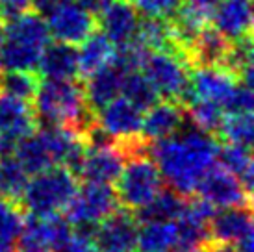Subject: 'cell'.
Masks as SVG:
<instances>
[{
    "label": "cell",
    "mask_w": 254,
    "mask_h": 252,
    "mask_svg": "<svg viewBox=\"0 0 254 252\" xmlns=\"http://www.w3.org/2000/svg\"><path fill=\"white\" fill-rule=\"evenodd\" d=\"M37 74L41 78H76L78 76V49L76 45L64 41L47 43L43 49Z\"/></svg>",
    "instance_id": "22"
},
{
    "label": "cell",
    "mask_w": 254,
    "mask_h": 252,
    "mask_svg": "<svg viewBox=\"0 0 254 252\" xmlns=\"http://www.w3.org/2000/svg\"><path fill=\"white\" fill-rule=\"evenodd\" d=\"M143 74L154 85L163 100H175L188 106L193 100L191 91V67L182 58L163 50H148L141 65Z\"/></svg>",
    "instance_id": "5"
},
{
    "label": "cell",
    "mask_w": 254,
    "mask_h": 252,
    "mask_svg": "<svg viewBox=\"0 0 254 252\" xmlns=\"http://www.w3.org/2000/svg\"><path fill=\"white\" fill-rule=\"evenodd\" d=\"M123 76H125V70H121L115 63L110 62L84 78L85 82H82L84 95L93 112H97L108 102H112L113 98L119 97Z\"/></svg>",
    "instance_id": "20"
},
{
    "label": "cell",
    "mask_w": 254,
    "mask_h": 252,
    "mask_svg": "<svg viewBox=\"0 0 254 252\" xmlns=\"http://www.w3.org/2000/svg\"><path fill=\"white\" fill-rule=\"evenodd\" d=\"M195 193L213 204L215 208L253 206V195L241 186V182L230 171H226L217 161L200 176Z\"/></svg>",
    "instance_id": "9"
},
{
    "label": "cell",
    "mask_w": 254,
    "mask_h": 252,
    "mask_svg": "<svg viewBox=\"0 0 254 252\" xmlns=\"http://www.w3.org/2000/svg\"><path fill=\"white\" fill-rule=\"evenodd\" d=\"M4 39H6V22L0 19V49L4 45Z\"/></svg>",
    "instance_id": "43"
},
{
    "label": "cell",
    "mask_w": 254,
    "mask_h": 252,
    "mask_svg": "<svg viewBox=\"0 0 254 252\" xmlns=\"http://www.w3.org/2000/svg\"><path fill=\"white\" fill-rule=\"evenodd\" d=\"M219 139L186 119L177 133L148 143V156L160 169L163 182L186 196L195 195L200 176L217 161Z\"/></svg>",
    "instance_id": "1"
},
{
    "label": "cell",
    "mask_w": 254,
    "mask_h": 252,
    "mask_svg": "<svg viewBox=\"0 0 254 252\" xmlns=\"http://www.w3.org/2000/svg\"><path fill=\"white\" fill-rule=\"evenodd\" d=\"M24 223V210L19 202L0 196V243L15 245Z\"/></svg>",
    "instance_id": "34"
},
{
    "label": "cell",
    "mask_w": 254,
    "mask_h": 252,
    "mask_svg": "<svg viewBox=\"0 0 254 252\" xmlns=\"http://www.w3.org/2000/svg\"><path fill=\"white\" fill-rule=\"evenodd\" d=\"M0 252H17L13 245H4V243H0Z\"/></svg>",
    "instance_id": "44"
},
{
    "label": "cell",
    "mask_w": 254,
    "mask_h": 252,
    "mask_svg": "<svg viewBox=\"0 0 254 252\" xmlns=\"http://www.w3.org/2000/svg\"><path fill=\"white\" fill-rule=\"evenodd\" d=\"M39 82H41V76L36 70L0 69V95H7L32 104Z\"/></svg>",
    "instance_id": "29"
},
{
    "label": "cell",
    "mask_w": 254,
    "mask_h": 252,
    "mask_svg": "<svg viewBox=\"0 0 254 252\" xmlns=\"http://www.w3.org/2000/svg\"><path fill=\"white\" fill-rule=\"evenodd\" d=\"M34 0H0V19L2 21H9L17 17L19 13L26 11L32 7Z\"/></svg>",
    "instance_id": "38"
},
{
    "label": "cell",
    "mask_w": 254,
    "mask_h": 252,
    "mask_svg": "<svg viewBox=\"0 0 254 252\" xmlns=\"http://www.w3.org/2000/svg\"><path fill=\"white\" fill-rule=\"evenodd\" d=\"M186 112L195 125H198L202 130L213 133V135L219 132L226 115L223 106L212 102V100H204V98H193L190 104L186 106Z\"/></svg>",
    "instance_id": "33"
},
{
    "label": "cell",
    "mask_w": 254,
    "mask_h": 252,
    "mask_svg": "<svg viewBox=\"0 0 254 252\" xmlns=\"http://www.w3.org/2000/svg\"><path fill=\"white\" fill-rule=\"evenodd\" d=\"M137 219L134 211L121 206L112 215L102 219L95 230L93 243L99 252H135L137 243Z\"/></svg>",
    "instance_id": "10"
},
{
    "label": "cell",
    "mask_w": 254,
    "mask_h": 252,
    "mask_svg": "<svg viewBox=\"0 0 254 252\" xmlns=\"http://www.w3.org/2000/svg\"><path fill=\"white\" fill-rule=\"evenodd\" d=\"M121 93L128 102H132L141 112H147L150 106H154L160 100V95L156 93L154 85L148 82V78L143 74L141 69L125 72L121 82Z\"/></svg>",
    "instance_id": "30"
},
{
    "label": "cell",
    "mask_w": 254,
    "mask_h": 252,
    "mask_svg": "<svg viewBox=\"0 0 254 252\" xmlns=\"http://www.w3.org/2000/svg\"><path fill=\"white\" fill-rule=\"evenodd\" d=\"M193 98H204L225 106L240 80L225 67H195L190 72Z\"/></svg>",
    "instance_id": "15"
},
{
    "label": "cell",
    "mask_w": 254,
    "mask_h": 252,
    "mask_svg": "<svg viewBox=\"0 0 254 252\" xmlns=\"http://www.w3.org/2000/svg\"><path fill=\"white\" fill-rule=\"evenodd\" d=\"M215 137L225 143L253 148V113H226Z\"/></svg>",
    "instance_id": "32"
},
{
    "label": "cell",
    "mask_w": 254,
    "mask_h": 252,
    "mask_svg": "<svg viewBox=\"0 0 254 252\" xmlns=\"http://www.w3.org/2000/svg\"><path fill=\"white\" fill-rule=\"evenodd\" d=\"M97 123L106 130L117 143L141 137L143 112L128 102L125 97L113 98L112 102L97 110Z\"/></svg>",
    "instance_id": "13"
},
{
    "label": "cell",
    "mask_w": 254,
    "mask_h": 252,
    "mask_svg": "<svg viewBox=\"0 0 254 252\" xmlns=\"http://www.w3.org/2000/svg\"><path fill=\"white\" fill-rule=\"evenodd\" d=\"M223 0H184L186 6H190L193 11H197L198 15H202L204 19H212L213 11L217 9V6Z\"/></svg>",
    "instance_id": "39"
},
{
    "label": "cell",
    "mask_w": 254,
    "mask_h": 252,
    "mask_svg": "<svg viewBox=\"0 0 254 252\" xmlns=\"http://www.w3.org/2000/svg\"><path fill=\"white\" fill-rule=\"evenodd\" d=\"M125 161H127V156L123 154V150L117 145L100 148L85 147V158L80 178L84 182L110 184V186H113L115 180L119 178Z\"/></svg>",
    "instance_id": "17"
},
{
    "label": "cell",
    "mask_w": 254,
    "mask_h": 252,
    "mask_svg": "<svg viewBox=\"0 0 254 252\" xmlns=\"http://www.w3.org/2000/svg\"><path fill=\"white\" fill-rule=\"evenodd\" d=\"M134 39L139 43L141 47H145L147 50H163V52L177 54V56H180L184 60L182 52H180L177 41H175V37H173V32H171L169 19L141 15ZM184 62H186V60H184Z\"/></svg>",
    "instance_id": "24"
},
{
    "label": "cell",
    "mask_w": 254,
    "mask_h": 252,
    "mask_svg": "<svg viewBox=\"0 0 254 252\" xmlns=\"http://www.w3.org/2000/svg\"><path fill=\"white\" fill-rule=\"evenodd\" d=\"M119 208L115 189L110 184L84 182L78 186L71 202L65 206V217L72 226L78 224H99Z\"/></svg>",
    "instance_id": "7"
},
{
    "label": "cell",
    "mask_w": 254,
    "mask_h": 252,
    "mask_svg": "<svg viewBox=\"0 0 254 252\" xmlns=\"http://www.w3.org/2000/svg\"><path fill=\"white\" fill-rule=\"evenodd\" d=\"M78 189V178L62 165L45 169L28 180L21 196L24 211L34 215H54L65 210Z\"/></svg>",
    "instance_id": "4"
},
{
    "label": "cell",
    "mask_w": 254,
    "mask_h": 252,
    "mask_svg": "<svg viewBox=\"0 0 254 252\" xmlns=\"http://www.w3.org/2000/svg\"><path fill=\"white\" fill-rule=\"evenodd\" d=\"M206 252H236L232 243H219V241H210L206 247Z\"/></svg>",
    "instance_id": "42"
},
{
    "label": "cell",
    "mask_w": 254,
    "mask_h": 252,
    "mask_svg": "<svg viewBox=\"0 0 254 252\" xmlns=\"http://www.w3.org/2000/svg\"><path fill=\"white\" fill-rule=\"evenodd\" d=\"M6 22V39L0 49V69L36 70L43 49L50 41L47 19L26 9Z\"/></svg>",
    "instance_id": "3"
},
{
    "label": "cell",
    "mask_w": 254,
    "mask_h": 252,
    "mask_svg": "<svg viewBox=\"0 0 254 252\" xmlns=\"http://www.w3.org/2000/svg\"><path fill=\"white\" fill-rule=\"evenodd\" d=\"M253 232V206H228L215 210L210 219V238L219 243H236Z\"/></svg>",
    "instance_id": "18"
},
{
    "label": "cell",
    "mask_w": 254,
    "mask_h": 252,
    "mask_svg": "<svg viewBox=\"0 0 254 252\" xmlns=\"http://www.w3.org/2000/svg\"><path fill=\"white\" fill-rule=\"evenodd\" d=\"M32 110L37 126H64L82 137L95 123L84 95V84L76 78H41Z\"/></svg>",
    "instance_id": "2"
},
{
    "label": "cell",
    "mask_w": 254,
    "mask_h": 252,
    "mask_svg": "<svg viewBox=\"0 0 254 252\" xmlns=\"http://www.w3.org/2000/svg\"><path fill=\"white\" fill-rule=\"evenodd\" d=\"M54 252H99L91 239L82 238L78 234H71V238L65 239L62 245L54 249Z\"/></svg>",
    "instance_id": "37"
},
{
    "label": "cell",
    "mask_w": 254,
    "mask_h": 252,
    "mask_svg": "<svg viewBox=\"0 0 254 252\" xmlns=\"http://www.w3.org/2000/svg\"><path fill=\"white\" fill-rule=\"evenodd\" d=\"M13 156L19 160V163L28 175H37L45 169L56 167L52 158H50L49 150L45 147V143H43L41 135L36 130L28 135H24L22 139H19L13 150Z\"/></svg>",
    "instance_id": "28"
},
{
    "label": "cell",
    "mask_w": 254,
    "mask_h": 252,
    "mask_svg": "<svg viewBox=\"0 0 254 252\" xmlns=\"http://www.w3.org/2000/svg\"><path fill=\"white\" fill-rule=\"evenodd\" d=\"M210 21L230 41L253 34L251 0H223Z\"/></svg>",
    "instance_id": "21"
},
{
    "label": "cell",
    "mask_w": 254,
    "mask_h": 252,
    "mask_svg": "<svg viewBox=\"0 0 254 252\" xmlns=\"http://www.w3.org/2000/svg\"><path fill=\"white\" fill-rule=\"evenodd\" d=\"M80 6L84 7L87 13H91L95 19L99 17L104 9H106V6H108V2L110 0H76Z\"/></svg>",
    "instance_id": "40"
},
{
    "label": "cell",
    "mask_w": 254,
    "mask_h": 252,
    "mask_svg": "<svg viewBox=\"0 0 254 252\" xmlns=\"http://www.w3.org/2000/svg\"><path fill=\"white\" fill-rule=\"evenodd\" d=\"M28 173L22 169L13 154L0 156V196L11 202H21L24 188L28 184Z\"/></svg>",
    "instance_id": "31"
},
{
    "label": "cell",
    "mask_w": 254,
    "mask_h": 252,
    "mask_svg": "<svg viewBox=\"0 0 254 252\" xmlns=\"http://www.w3.org/2000/svg\"><path fill=\"white\" fill-rule=\"evenodd\" d=\"M188 196L173 188H162L145 206L134 210L137 223H156V221H177L186 210Z\"/></svg>",
    "instance_id": "23"
},
{
    "label": "cell",
    "mask_w": 254,
    "mask_h": 252,
    "mask_svg": "<svg viewBox=\"0 0 254 252\" xmlns=\"http://www.w3.org/2000/svg\"><path fill=\"white\" fill-rule=\"evenodd\" d=\"M230 47V39H226L213 24H204L202 30L193 39L188 49V65L191 69L195 67H217L223 63L226 52Z\"/></svg>",
    "instance_id": "19"
},
{
    "label": "cell",
    "mask_w": 254,
    "mask_h": 252,
    "mask_svg": "<svg viewBox=\"0 0 254 252\" xmlns=\"http://www.w3.org/2000/svg\"><path fill=\"white\" fill-rule=\"evenodd\" d=\"M162 188L163 178L154 160L148 154H137L127 158L113 189L121 208L134 211L154 198Z\"/></svg>",
    "instance_id": "6"
},
{
    "label": "cell",
    "mask_w": 254,
    "mask_h": 252,
    "mask_svg": "<svg viewBox=\"0 0 254 252\" xmlns=\"http://www.w3.org/2000/svg\"><path fill=\"white\" fill-rule=\"evenodd\" d=\"M139 11L130 0H110L106 9L97 17V28L113 43V47H125L134 41Z\"/></svg>",
    "instance_id": "14"
},
{
    "label": "cell",
    "mask_w": 254,
    "mask_h": 252,
    "mask_svg": "<svg viewBox=\"0 0 254 252\" xmlns=\"http://www.w3.org/2000/svg\"><path fill=\"white\" fill-rule=\"evenodd\" d=\"M253 87L240 82L225 102L223 110H225V113H253Z\"/></svg>",
    "instance_id": "36"
},
{
    "label": "cell",
    "mask_w": 254,
    "mask_h": 252,
    "mask_svg": "<svg viewBox=\"0 0 254 252\" xmlns=\"http://www.w3.org/2000/svg\"><path fill=\"white\" fill-rule=\"evenodd\" d=\"M113 50H115L113 43L102 32H97V30L91 32L80 43V49H78V76H89L102 65L110 63Z\"/></svg>",
    "instance_id": "25"
},
{
    "label": "cell",
    "mask_w": 254,
    "mask_h": 252,
    "mask_svg": "<svg viewBox=\"0 0 254 252\" xmlns=\"http://www.w3.org/2000/svg\"><path fill=\"white\" fill-rule=\"evenodd\" d=\"M175 245H177L175 221L141 223V228L137 230L135 252H171Z\"/></svg>",
    "instance_id": "27"
},
{
    "label": "cell",
    "mask_w": 254,
    "mask_h": 252,
    "mask_svg": "<svg viewBox=\"0 0 254 252\" xmlns=\"http://www.w3.org/2000/svg\"><path fill=\"white\" fill-rule=\"evenodd\" d=\"M234 249H236V252H253V232L238 239L234 243Z\"/></svg>",
    "instance_id": "41"
},
{
    "label": "cell",
    "mask_w": 254,
    "mask_h": 252,
    "mask_svg": "<svg viewBox=\"0 0 254 252\" xmlns=\"http://www.w3.org/2000/svg\"><path fill=\"white\" fill-rule=\"evenodd\" d=\"M45 19L49 24L50 37L69 45H80L97 30V19L87 13L76 0H65Z\"/></svg>",
    "instance_id": "12"
},
{
    "label": "cell",
    "mask_w": 254,
    "mask_h": 252,
    "mask_svg": "<svg viewBox=\"0 0 254 252\" xmlns=\"http://www.w3.org/2000/svg\"><path fill=\"white\" fill-rule=\"evenodd\" d=\"M184 119H186V106L175 102V100L160 98L143 115L141 137L148 143L165 139L178 132Z\"/></svg>",
    "instance_id": "16"
},
{
    "label": "cell",
    "mask_w": 254,
    "mask_h": 252,
    "mask_svg": "<svg viewBox=\"0 0 254 252\" xmlns=\"http://www.w3.org/2000/svg\"><path fill=\"white\" fill-rule=\"evenodd\" d=\"M217 163L223 165L226 171H230L241 182V186L253 195V154H251V148L236 145V143L219 141Z\"/></svg>",
    "instance_id": "26"
},
{
    "label": "cell",
    "mask_w": 254,
    "mask_h": 252,
    "mask_svg": "<svg viewBox=\"0 0 254 252\" xmlns=\"http://www.w3.org/2000/svg\"><path fill=\"white\" fill-rule=\"evenodd\" d=\"M37 128L30 102L0 95V156L13 154L19 139Z\"/></svg>",
    "instance_id": "11"
},
{
    "label": "cell",
    "mask_w": 254,
    "mask_h": 252,
    "mask_svg": "<svg viewBox=\"0 0 254 252\" xmlns=\"http://www.w3.org/2000/svg\"><path fill=\"white\" fill-rule=\"evenodd\" d=\"M71 223L60 213L41 217L24 211L22 230L15 241L17 252H50L71 238Z\"/></svg>",
    "instance_id": "8"
},
{
    "label": "cell",
    "mask_w": 254,
    "mask_h": 252,
    "mask_svg": "<svg viewBox=\"0 0 254 252\" xmlns=\"http://www.w3.org/2000/svg\"><path fill=\"white\" fill-rule=\"evenodd\" d=\"M130 2L139 11V15L162 17V19H171L184 4V0H130Z\"/></svg>",
    "instance_id": "35"
}]
</instances>
